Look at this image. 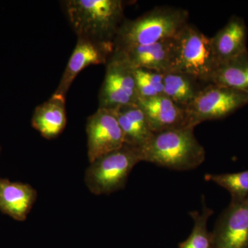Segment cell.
Returning a JSON list of instances; mask_svg holds the SVG:
<instances>
[{"label":"cell","instance_id":"cell-14","mask_svg":"<svg viewBox=\"0 0 248 248\" xmlns=\"http://www.w3.org/2000/svg\"><path fill=\"white\" fill-rule=\"evenodd\" d=\"M37 198V190L29 184L0 177V211L3 214L16 221H25Z\"/></svg>","mask_w":248,"mask_h":248},{"label":"cell","instance_id":"cell-16","mask_svg":"<svg viewBox=\"0 0 248 248\" xmlns=\"http://www.w3.org/2000/svg\"><path fill=\"white\" fill-rule=\"evenodd\" d=\"M112 110L123 133L124 144L138 148L144 146L153 133L141 107L138 104H133Z\"/></svg>","mask_w":248,"mask_h":248},{"label":"cell","instance_id":"cell-5","mask_svg":"<svg viewBox=\"0 0 248 248\" xmlns=\"http://www.w3.org/2000/svg\"><path fill=\"white\" fill-rule=\"evenodd\" d=\"M218 66L210 37L187 24L177 35V57L174 71L182 72L210 83Z\"/></svg>","mask_w":248,"mask_h":248},{"label":"cell","instance_id":"cell-12","mask_svg":"<svg viewBox=\"0 0 248 248\" xmlns=\"http://www.w3.org/2000/svg\"><path fill=\"white\" fill-rule=\"evenodd\" d=\"M153 133L191 127L187 111L174 104L164 94L150 99H139Z\"/></svg>","mask_w":248,"mask_h":248},{"label":"cell","instance_id":"cell-22","mask_svg":"<svg viewBox=\"0 0 248 248\" xmlns=\"http://www.w3.org/2000/svg\"><path fill=\"white\" fill-rule=\"evenodd\" d=\"M0 152H1V147H0Z\"/></svg>","mask_w":248,"mask_h":248},{"label":"cell","instance_id":"cell-13","mask_svg":"<svg viewBox=\"0 0 248 248\" xmlns=\"http://www.w3.org/2000/svg\"><path fill=\"white\" fill-rule=\"evenodd\" d=\"M248 28L243 18L233 16L228 23L210 37L217 64L248 53Z\"/></svg>","mask_w":248,"mask_h":248},{"label":"cell","instance_id":"cell-2","mask_svg":"<svg viewBox=\"0 0 248 248\" xmlns=\"http://www.w3.org/2000/svg\"><path fill=\"white\" fill-rule=\"evenodd\" d=\"M189 13L184 9L158 6L135 19L122 23L114 45L115 49L151 45L177 37L188 24Z\"/></svg>","mask_w":248,"mask_h":248},{"label":"cell","instance_id":"cell-17","mask_svg":"<svg viewBox=\"0 0 248 248\" xmlns=\"http://www.w3.org/2000/svg\"><path fill=\"white\" fill-rule=\"evenodd\" d=\"M209 84L187 73L169 72L164 74V94L186 110Z\"/></svg>","mask_w":248,"mask_h":248},{"label":"cell","instance_id":"cell-3","mask_svg":"<svg viewBox=\"0 0 248 248\" xmlns=\"http://www.w3.org/2000/svg\"><path fill=\"white\" fill-rule=\"evenodd\" d=\"M63 4L78 38L114 42L125 20L121 0H68Z\"/></svg>","mask_w":248,"mask_h":248},{"label":"cell","instance_id":"cell-6","mask_svg":"<svg viewBox=\"0 0 248 248\" xmlns=\"http://www.w3.org/2000/svg\"><path fill=\"white\" fill-rule=\"evenodd\" d=\"M248 104V93L209 84L186 109L189 124L195 128L205 121L226 118Z\"/></svg>","mask_w":248,"mask_h":248},{"label":"cell","instance_id":"cell-20","mask_svg":"<svg viewBox=\"0 0 248 248\" xmlns=\"http://www.w3.org/2000/svg\"><path fill=\"white\" fill-rule=\"evenodd\" d=\"M205 179L228 190L232 203H241L248 199V170L239 172L207 174Z\"/></svg>","mask_w":248,"mask_h":248},{"label":"cell","instance_id":"cell-9","mask_svg":"<svg viewBox=\"0 0 248 248\" xmlns=\"http://www.w3.org/2000/svg\"><path fill=\"white\" fill-rule=\"evenodd\" d=\"M114 50V42L78 38L76 48L53 94L66 97L67 93L80 72L91 65L107 64Z\"/></svg>","mask_w":248,"mask_h":248},{"label":"cell","instance_id":"cell-10","mask_svg":"<svg viewBox=\"0 0 248 248\" xmlns=\"http://www.w3.org/2000/svg\"><path fill=\"white\" fill-rule=\"evenodd\" d=\"M211 232L213 248H248V199L230 203Z\"/></svg>","mask_w":248,"mask_h":248},{"label":"cell","instance_id":"cell-7","mask_svg":"<svg viewBox=\"0 0 248 248\" xmlns=\"http://www.w3.org/2000/svg\"><path fill=\"white\" fill-rule=\"evenodd\" d=\"M105 78L99 94V108L138 104L134 68L121 50H114L107 64Z\"/></svg>","mask_w":248,"mask_h":248},{"label":"cell","instance_id":"cell-21","mask_svg":"<svg viewBox=\"0 0 248 248\" xmlns=\"http://www.w3.org/2000/svg\"><path fill=\"white\" fill-rule=\"evenodd\" d=\"M134 75L138 99L164 94V73L145 68H134Z\"/></svg>","mask_w":248,"mask_h":248},{"label":"cell","instance_id":"cell-15","mask_svg":"<svg viewBox=\"0 0 248 248\" xmlns=\"http://www.w3.org/2000/svg\"><path fill=\"white\" fill-rule=\"evenodd\" d=\"M31 123L43 138H58L66 126V97L53 94L48 100L36 108Z\"/></svg>","mask_w":248,"mask_h":248},{"label":"cell","instance_id":"cell-1","mask_svg":"<svg viewBox=\"0 0 248 248\" xmlns=\"http://www.w3.org/2000/svg\"><path fill=\"white\" fill-rule=\"evenodd\" d=\"M193 127L153 133L140 149L141 161L174 170L197 169L205 159V151L196 138Z\"/></svg>","mask_w":248,"mask_h":248},{"label":"cell","instance_id":"cell-18","mask_svg":"<svg viewBox=\"0 0 248 248\" xmlns=\"http://www.w3.org/2000/svg\"><path fill=\"white\" fill-rule=\"evenodd\" d=\"M210 83L248 93V52L218 65Z\"/></svg>","mask_w":248,"mask_h":248},{"label":"cell","instance_id":"cell-19","mask_svg":"<svg viewBox=\"0 0 248 248\" xmlns=\"http://www.w3.org/2000/svg\"><path fill=\"white\" fill-rule=\"evenodd\" d=\"M203 199V208L201 212L192 211L189 215L193 220L194 226L188 237L178 246V248H213V236L208 229V221L214 214L207 206Z\"/></svg>","mask_w":248,"mask_h":248},{"label":"cell","instance_id":"cell-11","mask_svg":"<svg viewBox=\"0 0 248 248\" xmlns=\"http://www.w3.org/2000/svg\"><path fill=\"white\" fill-rule=\"evenodd\" d=\"M121 50L134 68H145L161 73L175 69L177 57V36L151 44Z\"/></svg>","mask_w":248,"mask_h":248},{"label":"cell","instance_id":"cell-4","mask_svg":"<svg viewBox=\"0 0 248 248\" xmlns=\"http://www.w3.org/2000/svg\"><path fill=\"white\" fill-rule=\"evenodd\" d=\"M141 161L140 149L124 144L90 163L85 174L86 185L95 195H110L123 190L130 172Z\"/></svg>","mask_w":248,"mask_h":248},{"label":"cell","instance_id":"cell-8","mask_svg":"<svg viewBox=\"0 0 248 248\" xmlns=\"http://www.w3.org/2000/svg\"><path fill=\"white\" fill-rule=\"evenodd\" d=\"M86 130L90 163L124 145L122 129L110 109L98 108L88 118Z\"/></svg>","mask_w":248,"mask_h":248}]
</instances>
